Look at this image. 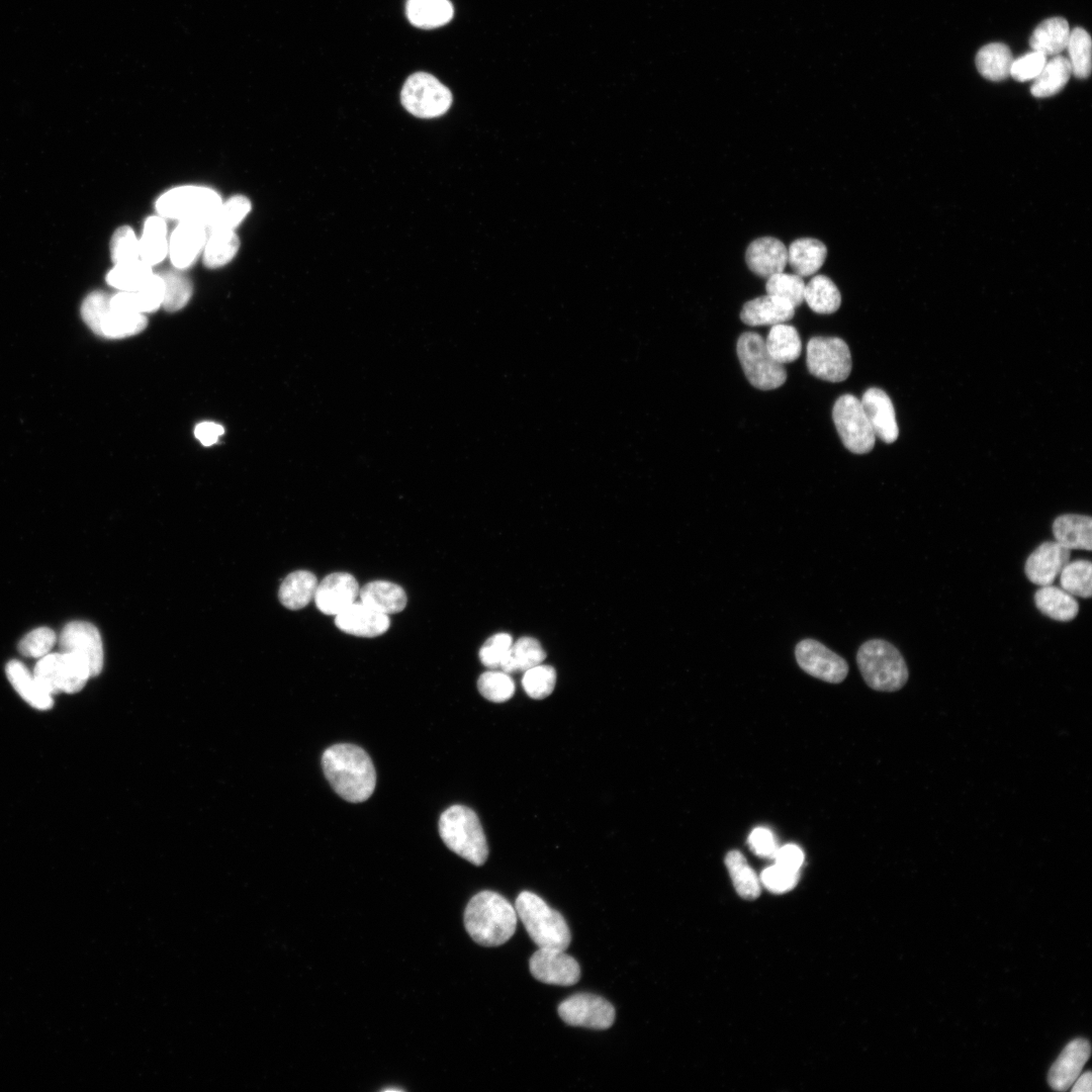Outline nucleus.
Instances as JSON below:
<instances>
[{"label":"nucleus","instance_id":"27","mask_svg":"<svg viewBox=\"0 0 1092 1092\" xmlns=\"http://www.w3.org/2000/svg\"><path fill=\"white\" fill-rule=\"evenodd\" d=\"M826 246L813 238L795 240L788 249V263L795 274L807 277L815 274L825 262Z\"/></svg>","mask_w":1092,"mask_h":1092},{"label":"nucleus","instance_id":"23","mask_svg":"<svg viewBox=\"0 0 1092 1092\" xmlns=\"http://www.w3.org/2000/svg\"><path fill=\"white\" fill-rule=\"evenodd\" d=\"M749 269L756 275L768 278L784 272L788 263V249L774 237H761L749 244L745 253Z\"/></svg>","mask_w":1092,"mask_h":1092},{"label":"nucleus","instance_id":"25","mask_svg":"<svg viewBox=\"0 0 1092 1092\" xmlns=\"http://www.w3.org/2000/svg\"><path fill=\"white\" fill-rule=\"evenodd\" d=\"M1052 530L1056 541L1069 550L1092 549V519L1089 516L1061 515L1055 519Z\"/></svg>","mask_w":1092,"mask_h":1092},{"label":"nucleus","instance_id":"11","mask_svg":"<svg viewBox=\"0 0 1092 1092\" xmlns=\"http://www.w3.org/2000/svg\"><path fill=\"white\" fill-rule=\"evenodd\" d=\"M832 418L843 445L849 451L866 454L874 448L876 435L860 399L852 394L841 395L834 403Z\"/></svg>","mask_w":1092,"mask_h":1092},{"label":"nucleus","instance_id":"6","mask_svg":"<svg viewBox=\"0 0 1092 1092\" xmlns=\"http://www.w3.org/2000/svg\"><path fill=\"white\" fill-rule=\"evenodd\" d=\"M81 315L98 336L108 339L126 338L141 333L148 324L144 313L116 310L110 305V295L95 290L82 302Z\"/></svg>","mask_w":1092,"mask_h":1092},{"label":"nucleus","instance_id":"39","mask_svg":"<svg viewBox=\"0 0 1092 1092\" xmlns=\"http://www.w3.org/2000/svg\"><path fill=\"white\" fill-rule=\"evenodd\" d=\"M546 654L538 640L522 637L512 644L499 668L507 672L523 671L541 664Z\"/></svg>","mask_w":1092,"mask_h":1092},{"label":"nucleus","instance_id":"3","mask_svg":"<svg viewBox=\"0 0 1092 1092\" xmlns=\"http://www.w3.org/2000/svg\"><path fill=\"white\" fill-rule=\"evenodd\" d=\"M856 662L863 680L875 691H899L909 677L900 651L883 639L863 642L856 652Z\"/></svg>","mask_w":1092,"mask_h":1092},{"label":"nucleus","instance_id":"15","mask_svg":"<svg viewBox=\"0 0 1092 1092\" xmlns=\"http://www.w3.org/2000/svg\"><path fill=\"white\" fill-rule=\"evenodd\" d=\"M60 649L70 652L88 665L91 676L100 673L103 667V644L98 629L91 623L74 621L68 623L59 638Z\"/></svg>","mask_w":1092,"mask_h":1092},{"label":"nucleus","instance_id":"32","mask_svg":"<svg viewBox=\"0 0 1092 1092\" xmlns=\"http://www.w3.org/2000/svg\"><path fill=\"white\" fill-rule=\"evenodd\" d=\"M168 245L164 218L160 215L148 217L139 240L140 259L151 267L157 265L166 258Z\"/></svg>","mask_w":1092,"mask_h":1092},{"label":"nucleus","instance_id":"47","mask_svg":"<svg viewBox=\"0 0 1092 1092\" xmlns=\"http://www.w3.org/2000/svg\"><path fill=\"white\" fill-rule=\"evenodd\" d=\"M477 688L483 698L493 703L506 702L515 693V682L509 673L505 671L489 670L483 672L478 677Z\"/></svg>","mask_w":1092,"mask_h":1092},{"label":"nucleus","instance_id":"5","mask_svg":"<svg viewBox=\"0 0 1092 1092\" xmlns=\"http://www.w3.org/2000/svg\"><path fill=\"white\" fill-rule=\"evenodd\" d=\"M515 909L529 936L539 947L563 950L568 947L571 934L565 919L541 897L523 891L516 899Z\"/></svg>","mask_w":1092,"mask_h":1092},{"label":"nucleus","instance_id":"4","mask_svg":"<svg viewBox=\"0 0 1092 1092\" xmlns=\"http://www.w3.org/2000/svg\"><path fill=\"white\" fill-rule=\"evenodd\" d=\"M439 833L445 845L475 866L485 862L488 847L475 812L463 805L446 809L439 819Z\"/></svg>","mask_w":1092,"mask_h":1092},{"label":"nucleus","instance_id":"36","mask_svg":"<svg viewBox=\"0 0 1092 1092\" xmlns=\"http://www.w3.org/2000/svg\"><path fill=\"white\" fill-rule=\"evenodd\" d=\"M804 301L821 314L835 312L841 304V295L835 283L825 275L814 276L806 285Z\"/></svg>","mask_w":1092,"mask_h":1092},{"label":"nucleus","instance_id":"45","mask_svg":"<svg viewBox=\"0 0 1092 1092\" xmlns=\"http://www.w3.org/2000/svg\"><path fill=\"white\" fill-rule=\"evenodd\" d=\"M251 210V201L244 195H235L221 202L208 221L207 233L219 230H232L238 226Z\"/></svg>","mask_w":1092,"mask_h":1092},{"label":"nucleus","instance_id":"43","mask_svg":"<svg viewBox=\"0 0 1092 1092\" xmlns=\"http://www.w3.org/2000/svg\"><path fill=\"white\" fill-rule=\"evenodd\" d=\"M1066 49L1072 74L1079 79H1086L1091 73V37L1082 27L1070 31Z\"/></svg>","mask_w":1092,"mask_h":1092},{"label":"nucleus","instance_id":"17","mask_svg":"<svg viewBox=\"0 0 1092 1092\" xmlns=\"http://www.w3.org/2000/svg\"><path fill=\"white\" fill-rule=\"evenodd\" d=\"M207 235L206 226L200 221H179L168 242L173 266L178 270L189 268L203 250Z\"/></svg>","mask_w":1092,"mask_h":1092},{"label":"nucleus","instance_id":"53","mask_svg":"<svg viewBox=\"0 0 1092 1092\" xmlns=\"http://www.w3.org/2000/svg\"><path fill=\"white\" fill-rule=\"evenodd\" d=\"M799 877V873L774 864L762 871L760 882L768 891L782 894L792 890L797 885Z\"/></svg>","mask_w":1092,"mask_h":1092},{"label":"nucleus","instance_id":"33","mask_svg":"<svg viewBox=\"0 0 1092 1092\" xmlns=\"http://www.w3.org/2000/svg\"><path fill=\"white\" fill-rule=\"evenodd\" d=\"M405 11L412 24L425 29L448 23L454 12L449 0H407Z\"/></svg>","mask_w":1092,"mask_h":1092},{"label":"nucleus","instance_id":"18","mask_svg":"<svg viewBox=\"0 0 1092 1092\" xmlns=\"http://www.w3.org/2000/svg\"><path fill=\"white\" fill-rule=\"evenodd\" d=\"M358 594L359 585L352 574L334 572L317 583L313 599L322 613L336 616L355 603Z\"/></svg>","mask_w":1092,"mask_h":1092},{"label":"nucleus","instance_id":"38","mask_svg":"<svg viewBox=\"0 0 1092 1092\" xmlns=\"http://www.w3.org/2000/svg\"><path fill=\"white\" fill-rule=\"evenodd\" d=\"M725 866L738 895L746 900L756 899L760 894V880L739 850H730Z\"/></svg>","mask_w":1092,"mask_h":1092},{"label":"nucleus","instance_id":"56","mask_svg":"<svg viewBox=\"0 0 1092 1092\" xmlns=\"http://www.w3.org/2000/svg\"><path fill=\"white\" fill-rule=\"evenodd\" d=\"M774 858L776 859V864L788 871L799 873L804 861V853L799 846L795 844H786L778 848Z\"/></svg>","mask_w":1092,"mask_h":1092},{"label":"nucleus","instance_id":"1","mask_svg":"<svg viewBox=\"0 0 1092 1092\" xmlns=\"http://www.w3.org/2000/svg\"><path fill=\"white\" fill-rule=\"evenodd\" d=\"M322 765L331 787L344 800L360 803L374 792L375 768L361 747L351 743L332 745L324 751Z\"/></svg>","mask_w":1092,"mask_h":1092},{"label":"nucleus","instance_id":"58","mask_svg":"<svg viewBox=\"0 0 1092 1092\" xmlns=\"http://www.w3.org/2000/svg\"><path fill=\"white\" fill-rule=\"evenodd\" d=\"M1091 1080L1092 1076L1090 1071L1080 1074L1071 1086L1072 1092H1091Z\"/></svg>","mask_w":1092,"mask_h":1092},{"label":"nucleus","instance_id":"52","mask_svg":"<svg viewBox=\"0 0 1092 1092\" xmlns=\"http://www.w3.org/2000/svg\"><path fill=\"white\" fill-rule=\"evenodd\" d=\"M1046 63V56L1032 51L1014 59L1010 68L1011 77L1019 82L1033 80Z\"/></svg>","mask_w":1092,"mask_h":1092},{"label":"nucleus","instance_id":"42","mask_svg":"<svg viewBox=\"0 0 1092 1092\" xmlns=\"http://www.w3.org/2000/svg\"><path fill=\"white\" fill-rule=\"evenodd\" d=\"M1060 583L1072 596L1089 599L1092 595L1091 561L1078 559L1068 562L1060 572Z\"/></svg>","mask_w":1092,"mask_h":1092},{"label":"nucleus","instance_id":"14","mask_svg":"<svg viewBox=\"0 0 1092 1092\" xmlns=\"http://www.w3.org/2000/svg\"><path fill=\"white\" fill-rule=\"evenodd\" d=\"M795 657L806 673L826 682H841L848 673L845 659L815 639L799 641Z\"/></svg>","mask_w":1092,"mask_h":1092},{"label":"nucleus","instance_id":"48","mask_svg":"<svg viewBox=\"0 0 1092 1092\" xmlns=\"http://www.w3.org/2000/svg\"><path fill=\"white\" fill-rule=\"evenodd\" d=\"M556 684V671L550 665L538 664L524 672L522 686L526 694L536 700L548 697Z\"/></svg>","mask_w":1092,"mask_h":1092},{"label":"nucleus","instance_id":"26","mask_svg":"<svg viewBox=\"0 0 1092 1092\" xmlns=\"http://www.w3.org/2000/svg\"><path fill=\"white\" fill-rule=\"evenodd\" d=\"M361 602L385 615L401 612L406 606L403 588L386 580H374L359 589Z\"/></svg>","mask_w":1092,"mask_h":1092},{"label":"nucleus","instance_id":"7","mask_svg":"<svg viewBox=\"0 0 1092 1092\" xmlns=\"http://www.w3.org/2000/svg\"><path fill=\"white\" fill-rule=\"evenodd\" d=\"M220 204L215 190L187 185L163 193L156 201V209L162 217L200 221L206 226Z\"/></svg>","mask_w":1092,"mask_h":1092},{"label":"nucleus","instance_id":"10","mask_svg":"<svg viewBox=\"0 0 1092 1092\" xmlns=\"http://www.w3.org/2000/svg\"><path fill=\"white\" fill-rule=\"evenodd\" d=\"M403 107L413 115L433 118L444 114L452 103L450 90L434 76L419 72L411 75L400 93Z\"/></svg>","mask_w":1092,"mask_h":1092},{"label":"nucleus","instance_id":"30","mask_svg":"<svg viewBox=\"0 0 1092 1092\" xmlns=\"http://www.w3.org/2000/svg\"><path fill=\"white\" fill-rule=\"evenodd\" d=\"M1034 603L1043 615L1060 622L1073 620L1079 612L1074 596L1052 584L1042 585L1035 592Z\"/></svg>","mask_w":1092,"mask_h":1092},{"label":"nucleus","instance_id":"24","mask_svg":"<svg viewBox=\"0 0 1092 1092\" xmlns=\"http://www.w3.org/2000/svg\"><path fill=\"white\" fill-rule=\"evenodd\" d=\"M794 314L795 307L790 302L766 294L747 301L740 318L748 326H775L790 321Z\"/></svg>","mask_w":1092,"mask_h":1092},{"label":"nucleus","instance_id":"37","mask_svg":"<svg viewBox=\"0 0 1092 1092\" xmlns=\"http://www.w3.org/2000/svg\"><path fill=\"white\" fill-rule=\"evenodd\" d=\"M764 342L770 356L783 365L795 361L801 354V339L793 326H771Z\"/></svg>","mask_w":1092,"mask_h":1092},{"label":"nucleus","instance_id":"55","mask_svg":"<svg viewBox=\"0 0 1092 1092\" xmlns=\"http://www.w3.org/2000/svg\"><path fill=\"white\" fill-rule=\"evenodd\" d=\"M747 843L750 849L761 857L774 858L779 848L771 831L763 827L753 829Z\"/></svg>","mask_w":1092,"mask_h":1092},{"label":"nucleus","instance_id":"16","mask_svg":"<svg viewBox=\"0 0 1092 1092\" xmlns=\"http://www.w3.org/2000/svg\"><path fill=\"white\" fill-rule=\"evenodd\" d=\"M532 976L545 984L571 986L580 978V967L565 950L539 947L529 961Z\"/></svg>","mask_w":1092,"mask_h":1092},{"label":"nucleus","instance_id":"12","mask_svg":"<svg viewBox=\"0 0 1092 1092\" xmlns=\"http://www.w3.org/2000/svg\"><path fill=\"white\" fill-rule=\"evenodd\" d=\"M809 372L826 381L845 380L851 371V355L847 344L836 337H813L807 344Z\"/></svg>","mask_w":1092,"mask_h":1092},{"label":"nucleus","instance_id":"34","mask_svg":"<svg viewBox=\"0 0 1092 1092\" xmlns=\"http://www.w3.org/2000/svg\"><path fill=\"white\" fill-rule=\"evenodd\" d=\"M1013 56L1008 46L991 42L982 47L976 55L978 72L991 81H1002L1010 76Z\"/></svg>","mask_w":1092,"mask_h":1092},{"label":"nucleus","instance_id":"41","mask_svg":"<svg viewBox=\"0 0 1092 1092\" xmlns=\"http://www.w3.org/2000/svg\"><path fill=\"white\" fill-rule=\"evenodd\" d=\"M153 275L150 265L141 259L116 264L107 273V283L119 291H138Z\"/></svg>","mask_w":1092,"mask_h":1092},{"label":"nucleus","instance_id":"19","mask_svg":"<svg viewBox=\"0 0 1092 1092\" xmlns=\"http://www.w3.org/2000/svg\"><path fill=\"white\" fill-rule=\"evenodd\" d=\"M1071 550L1057 541H1046L1035 548L1025 561L1026 577L1034 584H1052L1069 562Z\"/></svg>","mask_w":1092,"mask_h":1092},{"label":"nucleus","instance_id":"44","mask_svg":"<svg viewBox=\"0 0 1092 1092\" xmlns=\"http://www.w3.org/2000/svg\"><path fill=\"white\" fill-rule=\"evenodd\" d=\"M159 275L164 281L162 306L171 312L184 307L192 295V284L188 277L178 269L163 271Z\"/></svg>","mask_w":1092,"mask_h":1092},{"label":"nucleus","instance_id":"20","mask_svg":"<svg viewBox=\"0 0 1092 1092\" xmlns=\"http://www.w3.org/2000/svg\"><path fill=\"white\" fill-rule=\"evenodd\" d=\"M1090 1057V1044L1085 1038H1075L1061 1052L1052 1065L1048 1082L1057 1091H1067L1082 1072Z\"/></svg>","mask_w":1092,"mask_h":1092},{"label":"nucleus","instance_id":"49","mask_svg":"<svg viewBox=\"0 0 1092 1092\" xmlns=\"http://www.w3.org/2000/svg\"><path fill=\"white\" fill-rule=\"evenodd\" d=\"M111 260L114 265L140 259L139 239L128 225L118 228L110 241Z\"/></svg>","mask_w":1092,"mask_h":1092},{"label":"nucleus","instance_id":"40","mask_svg":"<svg viewBox=\"0 0 1092 1092\" xmlns=\"http://www.w3.org/2000/svg\"><path fill=\"white\" fill-rule=\"evenodd\" d=\"M239 247L240 240L234 231L209 232L203 248V262L208 268L221 267L232 261Z\"/></svg>","mask_w":1092,"mask_h":1092},{"label":"nucleus","instance_id":"54","mask_svg":"<svg viewBox=\"0 0 1092 1092\" xmlns=\"http://www.w3.org/2000/svg\"><path fill=\"white\" fill-rule=\"evenodd\" d=\"M135 292L142 313L154 312L163 303L164 281L159 274L153 273L144 286Z\"/></svg>","mask_w":1092,"mask_h":1092},{"label":"nucleus","instance_id":"50","mask_svg":"<svg viewBox=\"0 0 1092 1092\" xmlns=\"http://www.w3.org/2000/svg\"><path fill=\"white\" fill-rule=\"evenodd\" d=\"M56 642L57 635L52 629L39 627L20 640L18 650L24 656L40 658L50 653Z\"/></svg>","mask_w":1092,"mask_h":1092},{"label":"nucleus","instance_id":"57","mask_svg":"<svg viewBox=\"0 0 1092 1092\" xmlns=\"http://www.w3.org/2000/svg\"><path fill=\"white\" fill-rule=\"evenodd\" d=\"M223 433V427L212 422L199 423L194 429L195 438L199 440L203 446L215 444Z\"/></svg>","mask_w":1092,"mask_h":1092},{"label":"nucleus","instance_id":"22","mask_svg":"<svg viewBox=\"0 0 1092 1092\" xmlns=\"http://www.w3.org/2000/svg\"><path fill=\"white\" fill-rule=\"evenodd\" d=\"M335 624L347 634L371 638L385 633L390 626V620L388 615L377 612L362 602H355L336 615Z\"/></svg>","mask_w":1092,"mask_h":1092},{"label":"nucleus","instance_id":"35","mask_svg":"<svg viewBox=\"0 0 1092 1092\" xmlns=\"http://www.w3.org/2000/svg\"><path fill=\"white\" fill-rule=\"evenodd\" d=\"M1071 75L1069 60L1064 56H1054L1032 80L1030 93L1038 98L1053 96L1065 87Z\"/></svg>","mask_w":1092,"mask_h":1092},{"label":"nucleus","instance_id":"9","mask_svg":"<svg viewBox=\"0 0 1092 1092\" xmlns=\"http://www.w3.org/2000/svg\"><path fill=\"white\" fill-rule=\"evenodd\" d=\"M32 673L41 688L52 696L60 692L77 693L91 676L84 660L63 651L40 657Z\"/></svg>","mask_w":1092,"mask_h":1092},{"label":"nucleus","instance_id":"8","mask_svg":"<svg viewBox=\"0 0 1092 1092\" xmlns=\"http://www.w3.org/2000/svg\"><path fill=\"white\" fill-rule=\"evenodd\" d=\"M737 355L749 382L761 390L782 386L787 379L783 364L768 353L765 342L756 333H743L737 341Z\"/></svg>","mask_w":1092,"mask_h":1092},{"label":"nucleus","instance_id":"21","mask_svg":"<svg viewBox=\"0 0 1092 1092\" xmlns=\"http://www.w3.org/2000/svg\"><path fill=\"white\" fill-rule=\"evenodd\" d=\"M860 402L876 437L885 443L895 442L899 429L889 395L880 388L871 387L863 393Z\"/></svg>","mask_w":1092,"mask_h":1092},{"label":"nucleus","instance_id":"28","mask_svg":"<svg viewBox=\"0 0 1092 1092\" xmlns=\"http://www.w3.org/2000/svg\"><path fill=\"white\" fill-rule=\"evenodd\" d=\"M7 677L19 696L38 710H48L53 706V696L46 692L27 667L18 660H11L6 665Z\"/></svg>","mask_w":1092,"mask_h":1092},{"label":"nucleus","instance_id":"2","mask_svg":"<svg viewBox=\"0 0 1092 1092\" xmlns=\"http://www.w3.org/2000/svg\"><path fill=\"white\" fill-rule=\"evenodd\" d=\"M518 915L514 906L500 894L481 891L468 902L464 925L471 938L483 946H497L515 933Z\"/></svg>","mask_w":1092,"mask_h":1092},{"label":"nucleus","instance_id":"51","mask_svg":"<svg viewBox=\"0 0 1092 1092\" xmlns=\"http://www.w3.org/2000/svg\"><path fill=\"white\" fill-rule=\"evenodd\" d=\"M513 640L508 633H497L489 637L479 650V659L488 668H499L506 658Z\"/></svg>","mask_w":1092,"mask_h":1092},{"label":"nucleus","instance_id":"29","mask_svg":"<svg viewBox=\"0 0 1092 1092\" xmlns=\"http://www.w3.org/2000/svg\"><path fill=\"white\" fill-rule=\"evenodd\" d=\"M1070 26L1063 17H1051L1041 21L1029 37V46L1032 51L1039 52L1044 56H1057L1063 52L1068 43Z\"/></svg>","mask_w":1092,"mask_h":1092},{"label":"nucleus","instance_id":"13","mask_svg":"<svg viewBox=\"0 0 1092 1092\" xmlns=\"http://www.w3.org/2000/svg\"><path fill=\"white\" fill-rule=\"evenodd\" d=\"M561 1019L572 1026L607 1029L615 1020V1008L605 998L590 994H574L558 1006Z\"/></svg>","mask_w":1092,"mask_h":1092},{"label":"nucleus","instance_id":"46","mask_svg":"<svg viewBox=\"0 0 1092 1092\" xmlns=\"http://www.w3.org/2000/svg\"><path fill=\"white\" fill-rule=\"evenodd\" d=\"M805 285L801 276L781 272L767 278L765 289L767 294L785 299L797 307L804 301Z\"/></svg>","mask_w":1092,"mask_h":1092},{"label":"nucleus","instance_id":"31","mask_svg":"<svg viewBox=\"0 0 1092 1092\" xmlns=\"http://www.w3.org/2000/svg\"><path fill=\"white\" fill-rule=\"evenodd\" d=\"M317 583V579L312 572L307 570L293 571L280 584L279 601L287 609H302L314 598Z\"/></svg>","mask_w":1092,"mask_h":1092}]
</instances>
